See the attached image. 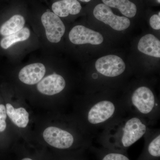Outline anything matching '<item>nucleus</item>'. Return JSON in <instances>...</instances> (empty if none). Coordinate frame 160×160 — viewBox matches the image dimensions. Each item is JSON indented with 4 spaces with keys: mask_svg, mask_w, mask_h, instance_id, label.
Masks as SVG:
<instances>
[{
    "mask_svg": "<svg viewBox=\"0 0 160 160\" xmlns=\"http://www.w3.org/2000/svg\"><path fill=\"white\" fill-rule=\"evenodd\" d=\"M43 138L48 146L53 149L66 151L74 146L73 135L69 132L55 126H49L44 130Z\"/></svg>",
    "mask_w": 160,
    "mask_h": 160,
    "instance_id": "1",
    "label": "nucleus"
},
{
    "mask_svg": "<svg viewBox=\"0 0 160 160\" xmlns=\"http://www.w3.org/2000/svg\"><path fill=\"white\" fill-rule=\"evenodd\" d=\"M93 13L97 19L109 25L117 31H123L128 29L131 24L128 18L115 15L109 6L104 4H99L96 6Z\"/></svg>",
    "mask_w": 160,
    "mask_h": 160,
    "instance_id": "2",
    "label": "nucleus"
},
{
    "mask_svg": "<svg viewBox=\"0 0 160 160\" xmlns=\"http://www.w3.org/2000/svg\"><path fill=\"white\" fill-rule=\"evenodd\" d=\"M146 131V125L137 118H132L127 121L123 129L119 147L126 149L134 144L145 134Z\"/></svg>",
    "mask_w": 160,
    "mask_h": 160,
    "instance_id": "3",
    "label": "nucleus"
},
{
    "mask_svg": "<svg viewBox=\"0 0 160 160\" xmlns=\"http://www.w3.org/2000/svg\"><path fill=\"white\" fill-rule=\"evenodd\" d=\"M95 68L100 74L107 77H115L125 71L126 65L121 58L109 55L99 58L95 63Z\"/></svg>",
    "mask_w": 160,
    "mask_h": 160,
    "instance_id": "4",
    "label": "nucleus"
},
{
    "mask_svg": "<svg viewBox=\"0 0 160 160\" xmlns=\"http://www.w3.org/2000/svg\"><path fill=\"white\" fill-rule=\"evenodd\" d=\"M41 21L48 41L52 43L60 42L66 31V27L60 18L53 12L47 11L42 15Z\"/></svg>",
    "mask_w": 160,
    "mask_h": 160,
    "instance_id": "5",
    "label": "nucleus"
},
{
    "mask_svg": "<svg viewBox=\"0 0 160 160\" xmlns=\"http://www.w3.org/2000/svg\"><path fill=\"white\" fill-rule=\"evenodd\" d=\"M69 38L70 42L75 45H98L104 41L102 35L99 32L82 25L73 27L69 32Z\"/></svg>",
    "mask_w": 160,
    "mask_h": 160,
    "instance_id": "6",
    "label": "nucleus"
},
{
    "mask_svg": "<svg viewBox=\"0 0 160 160\" xmlns=\"http://www.w3.org/2000/svg\"><path fill=\"white\" fill-rule=\"evenodd\" d=\"M133 106L142 114L150 113L155 106V97L151 89L146 86H141L135 89L132 96Z\"/></svg>",
    "mask_w": 160,
    "mask_h": 160,
    "instance_id": "7",
    "label": "nucleus"
},
{
    "mask_svg": "<svg viewBox=\"0 0 160 160\" xmlns=\"http://www.w3.org/2000/svg\"><path fill=\"white\" fill-rule=\"evenodd\" d=\"M115 111V106L110 101L104 100L95 104L88 113V121L93 125L106 122L111 118Z\"/></svg>",
    "mask_w": 160,
    "mask_h": 160,
    "instance_id": "8",
    "label": "nucleus"
},
{
    "mask_svg": "<svg viewBox=\"0 0 160 160\" xmlns=\"http://www.w3.org/2000/svg\"><path fill=\"white\" fill-rule=\"evenodd\" d=\"M66 81L59 74L49 75L38 83L37 89L40 93L47 96L54 95L65 89Z\"/></svg>",
    "mask_w": 160,
    "mask_h": 160,
    "instance_id": "9",
    "label": "nucleus"
},
{
    "mask_svg": "<svg viewBox=\"0 0 160 160\" xmlns=\"http://www.w3.org/2000/svg\"><path fill=\"white\" fill-rule=\"evenodd\" d=\"M46 72V67L43 64L33 63L23 67L19 72L18 78L26 85H35L42 79Z\"/></svg>",
    "mask_w": 160,
    "mask_h": 160,
    "instance_id": "10",
    "label": "nucleus"
},
{
    "mask_svg": "<svg viewBox=\"0 0 160 160\" xmlns=\"http://www.w3.org/2000/svg\"><path fill=\"white\" fill-rule=\"evenodd\" d=\"M138 48L139 51L144 54L154 58H160V41L153 35L146 34L141 38Z\"/></svg>",
    "mask_w": 160,
    "mask_h": 160,
    "instance_id": "11",
    "label": "nucleus"
},
{
    "mask_svg": "<svg viewBox=\"0 0 160 160\" xmlns=\"http://www.w3.org/2000/svg\"><path fill=\"white\" fill-rule=\"evenodd\" d=\"M52 9L59 17L64 18L69 14H78L82 6L77 0H61L53 3Z\"/></svg>",
    "mask_w": 160,
    "mask_h": 160,
    "instance_id": "12",
    "label": "nucleus"
},
{
    "mask_svg": "<svg viewBox=\"0 0 160 160\" xmlns=\"http://www.w3.org/2000/svg\"><path fill=\"white\" fill-rule=\"evenodd\" d=\"M6 114L12 122L20 128H25L29 123V115L23 107L15 108L10 103L6 105Z\"/></svg>",
    "mask_w": 160,
    "mask_h": 160,
    "instance_id": "13",
    "label": "nucleus"
},
{
    "mask_svg": "<svg viewBox=\"0 0 160 160\" xmlns=\"http://www.w3.org/2000/svg\"><path fill=\"white\" fill-rule=\"evenodd\" d=\"M102 1L106 6L117 8L126 17L133 18L136 14L137 6L129 0H102Z\"/></svg>",
    "mask_w": 160,
    "mask_h": 160,
    "instance_id": "14",
    "label": "nucleus"
},
{
    "mask_svg": "<svg viewBox=\"0 0 160 160\" xmlns=\"http://www.w3.org/2000/svg\"><path fill=\"white\" fill-rule=\"evenodd\" d=\"M25 24V18L22 16L15 15L1 26L0 34L5 37L15 33L22 29Z\"/></svg>",
    "mask_w": 160,
    "mask_h": 160,
    "instance_id": "15",
    "label": "nucleus"
},
{
    "mask_svg": "<svg viewBox=\"0 0 160 160\" xmlns=\"http://www.w3.org/2000/svg\"><path fill=\"white\" fill-rule=\"evenodd\" d=\"M30 35L29 28L25 27L15 33L4 37L0 41V46L3 49H8L14 43L27 40Z\"/></svg>",
    "mask_w": 160,
    "mask_h": 160,
    "instance_id": "16",
    "label": "nucleus"
},
{
    "mask_svg": "<svg viewBox=\"0 0 160 160\" xmlns=\"http://www.w3.org/2000/svg\"><path fill=\"white\" fill-rule=\"evenodd\" d=\"M100 160H130L128 157L119 152H104L101 156Z\"/></svg>",
    "mask_w": 160,
    "mask_h": 160,
    "instance_id": "17",
    "label": "nucleus"
},
{
    "mask_svg": "<svg viewBox=\"0 0 160 160\" xmlns=\"http://www.w3.org/2000/svg\"><path fill=\"white\" fill-rule=\"evenodd\" d=\"M7 118L6 106L0 104V132L5 131L7 127L6 119Z\"/></svg>",
    "mask_w": 160,
    "mask_h": 160,
    "instance_id": "18",
    "label": "nucleus"
},
{
    "mask_svg": "<svg viewBox=\"0 0 160 160\" xmlns=\"http://www.w3.org/2000/svg\"><path fill=\"white\" fill-rule=\"evenodd\" d=\"M149 24L152 29L155 30L160 29V16L158 14H154L150 18Z\"/></svg>",
    "mask_w": 160,
    "mask_h": 160,
    "instance_id": "19",
    "label": "nucleus"
},
{
    "mask_svg": "<svg viewBox=\"0 0 160 160\" xmlns=\"http://www.w3.org/2000/svg\"><path fill=\"white\" fill-rule=\"evenodd\" d=\"M80 1L82 2H90L91 0H80Z\"/></svg>",
    "mask_w": 160,
    "mask_h": 160,
    "instance_id": "20",
    "label": "nucleus"
},
{
    "mask_svg": "<svg viewBox=\"0 0 160 160\" xmlns=\"http://www.w3.org/2000/svg\"><path fill=\"white\" fill-rule=\"evenodd\" d=\"M76 160L75 159H57V160Z\"/></svg>",
    "mask_w": 160,
    "mask_h": 160,
    "instance_id": "21",
    "label": "nucleus"
},
{
    "mask_svg": "<svg viewBox=\"0 0 160 160\" xmlns=\"http://www.w3.org/2000/svg\"><path fill=\"white\" fill-rule=\"evenodd\" d=\"M158 2L159 3H160V0H158Z\"/></svg>",
    "mask_w": 160,
    "mask_h": 160,
    "instance_id": "22",
    "label": "nucleus"
}]
</instances>
